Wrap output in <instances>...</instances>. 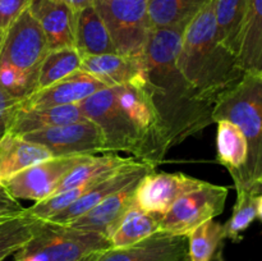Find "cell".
Listing matches in <instances>:
<instances>
[{"label": "cell", "instance_id": "cell-1", "mask_svg": "<svg viewBox=\"0 0 262 261\" xmlns=\"http://www.w3.org/2000/svg\"><path fill=\"white\" fill-rule=\"evenodd\" d=\"M184 28L151 31L143 51L147 91L163 128L168 153L212 124L214 102L204 99L177 67Z\"/></svg>", "mask_w": 262, "mask_h": 261}, {"label": "cell", "instance_id": "cell-2", "mask_svg": "<svg viewBox=\"0 0 262 261\" xmlns=\"http://www.w3.org/2000/svg\"><path fill=\"white\" fill-rule=\"evenodd\" d=\"M177 67L191 86L214 104L243 76L237 55L219 38L215 0H210L184 28Z\"/></svg>", "mask_w": 262, "mask_h": 261}, {"label": "cell", "instance_id": "cell-3", "mask_svg": "<svg viewBox=\"0 0 262 261\" xmlns=\"http://www.w3.org/2000/svg\"><path fill=\"white\" fill-rule=\"evenodd\" d=\"M212 123L228 120L245 135L248 158L235 191H262V73L245 72L239 81L219 95Z\"/></svg>", "mask_w": 262, "mask_h": 261}, {"label": "cell", "instance_id": "cell-4", "mask_svg": "<svg viewBox=\"0 0 262 261\" xmlns=\"http://www.w3.org/2000/svg\"><path fill=\"white\" fill-rule=\"evenodd\" d=\"M110 248V240L97 233L38 219L32 237L14 253V261H79Z\"/></svg>", "mask_w": 262, "mask_h": 261}, {"label": "cell", "instance_id": "cell-5", "mask_svg": "<svg viewBox=\"0 0 262 261\" xmlns=\"http://www.w3.org/2000/svg\"><path fill=\"white\" fill-rule=\"evenodd\" d=\"M115 53L124 56H142L150 36L147 0H94Z\"/></svg>", "mask_w": 262, "mask_h": 261}, {"label": "cell", "instance_id": "cell-6", "mask_svg": "<svg viewBox=\"0 0 262 261\" xmlns=\"http://www.w3.org/2000/svg\"><path fill=\"white\" fill-rule=\"evenodd\" d=\"M87 119L96 123L105 138V154H129L145 161V148L127 115L114 99L112 87L95 92L79 104ZM146 163V161H145Z\"/></svg>", "mask_w": 262, "mask_h": 261}, {"label": "cell", "instance_id": "cell-7", "mask_svg": "<svg viewBox=\"0 0 262 261\" xmlns=\"http://www.w3.org/2000/svg\"><path fill=\"white\" fill-rule=\"evenodd\" d=\"M228 194L229 187L205 182L174 202L161 217L159 232L187 238L197 227L224 211Z\"/></svg>", "mask_w": 262, "mask_h": 261}, {"label": "cell", "instance_id": "cell-8", "mask_svg": "<svg viewBox=\"0 0 262 261\" xmlns=\"http://www.w3.org/2000/svg\"><path fill=\"white\" fill-rule=\"evenodd\" d=\"M28 142L42 146L53 158L105 154V138L91 119L46 128L20 136Z\"/></svg>", "mask_w": 262, "mask_h": 261}, {"label": "cell", "instance_id": "cell-9", "mask_svg": "<svg viewBox=\"0 0 262 261\" xmlns=\"http://www.w3.org/2000/svg\"><path fill=\"white\" fill-rule=\"evenodd\" d=\"M49 51L45 33L27 8L5 35L0 48V64L27 73H38V67Z\"/></svg>", "mask_w": 262, "mask_h": 261}, {"label": "cell", "instance_id": "cell-10", "mask_svg": "<svg viewBox=\"0 0 262 261\" xmlns=\"http://www.w3.org/2000/svg\"><path fill=\"white\" fill-rule=\"evenodd\" d=\"M86 156L89 155L46 159L15 174L3 186L18 201H42L53 196L61 179Z\"/></svg>", "mask_w": 262, "mask_h": 261}, {"label": "cell", "instance_id": "cell-11", "mask_svg": "<svg viewBox=\"0 0 262 261\" xmlns=\"http://www.w3.org/2000/svg\"><path fill=\"white\" fill-rule=\"evenodd\" d=\"M204 183L205 181L183 173L152 170L138 182L135 205L145 211L164 215L177 200Z\"/></svg>", "mask_w": 262, "mask_h": 261}, {"label": "cell", "instance_id": "cell-12", "mask_svg": "<svg viewBox=\"0 0 262 261\" xmlns=\"http://www.w3.org/2000/svg\"><path fill=\"white\" fill-rule=\"evenodd\" d=\"M156 166L145 161L135 160L128 165L118 169L114 173L109 174L101 181L91 187L82 197H79L77 201L69 205L64 210H61L58 214L49 217V222L58 223V224H69L72 220L77 219L81 215L86 214L89 210L99 205L102 200L106 199L110 194L115 193L123 187L133 183V182L140 181L141 178L146 176L150 171L155 170Z\"/></svg>", "mask_w": 262, "mask_h": 261}, {"label": "cell", "instance_id": "cell-13", "mask_svg": "<svg viewBox=\"0 0 262 261\" xmlns=\"http://www.w3.org/2000/svg\"><path fill=\"white\" fill-rule=\"evenodd\" d=\"M105 84L87 72L78 69L51 86L33 92L20 102V109H43L61 105L81 104Z\"/></svg>", "mask_w": 262, "mask_h": 261}, {"label": "cell", "instance_id": "cell-14", "mask_svg": "<svg viewBox=\"0 0 262 261\" xmlns=\"http://www.w3.org/2000/svg\"><path fill=\"white\" fill-rule=\"evenodd\" d=\"M140 181L123 187L122 189L102 200L99 205L89 210L86 214L81 215L66 225L84 232L97 233L110 240L123 217L135 205L136 188Z\"/></svg>", "mask_w": 262, "mask_h": 261}, {"label": "cell", "instance_id": "cell-15", "mask_svg": "<svg viewBox=\"0 0 262 261\" xmlns=\"http://www.w3.org/2000/svg\"><path fill=\"white\" fill-rule=\"evenodd\" d=\"M96 261H188L187 238L158 232L133 246L104 251Z\"/></svg>", "mask_w": 262, "mask_h": 261}, {"label": "cell", "instance_id": "cell-16", "mask_svg": "<svg viewBox=\"0 0 262 261\" xmlns=\"http://www.w3.org/2000/svg\"><path fill=\"white\" fill-rule=\"evenodd\" d=\"M28 10L45 33L50 50L76 49L77 13L61 0H32Z\"/></svg>", "mask_w": 262, "mask_h": 261}, {"label": "cell", "instance_id": "cell-17", "mask_svg": "<svg viewBox=\"0 0 262 261\" xmlns=\"http://www.w3.org/2000/svg\"><path fill=\"white\" fill-rule=\"evenodd\" d=\"M106 87L120 84L140 86L145 81V61L142 56H124L119 54L82 56L81 68Z\"/></svg>", "mask_w": 262, "mask_h": 261}, {"label": "cell", "instance_id": "cell-18", "mask_svg": "<svg viewBox=\"0 0 262 261\" xmlns=\"http://www.w3.org/2000/svg\"><path fill=\"white\" fill-rule=\"evenodd\" d=\"M86 119L79 104L43 107V109H18L7 133L23 136L26 133L42 130Z\"/></svg>", "mask_w": 262, "mask_h": 261}, {"label": "cell", "instance_id": "cell-19", "mask_svg": "<svg viewBox=\"0 0 262 261\" xmlns=\"http://www.w3.org/2000/svg\"><path fill=\"white\" fill-rule=\"evenodd\" d=\"M53 158L42 146L28 142L20 136L5 133L0 138V184L25 169Z\"/></svg>", "mask_w": 262, "mask_h": 261}, {"label": "cell", "instance_id": "cell-20", "mask_svg": "<svg viewBox=\"0 0 262 261\" xmlns=\"http://www.w3.org/2000/svg\"><path fill=\"white\" fill-rule=\"evenodd\" d=\"M237 60L243 73H262V0L248 3L238 37Z\"/></svg>", "mask_w": 262, "mask_h": 261}, {"label": "cell", "instance_id": "cell-21", "mask_svg": "<svg viewBox=\"0 0 262 261\" xmlns=\"http://www.w3.org/2000/svg\"><path fill=\"white\" fill-rule=\"evenodd\" d=\"M74 48L81 56L117 54L109 32L94 5L77 13Z\"/></svg>", "mask_w": 262, "mask_h": 261}, {"label": "cell", "instance_id": "cell-22", "mask_svg": "<svg viewBox=\"0 0 262 261\" xmlns=\"http://www.w3.org/2000/svg\"><path fill=\"white\" fill-rule=\"evenodd\" d=\"M135 160L137 159L132 156L124 158L118 154H96V155L86 156L61 179L54 194L89 182L99 181Z\"/></svg>", "mask_w": 262, "mask_h": 261}, {"label": "cell", "instance_id": "cell-23", "mask_svg": "<svg viewBox=\"0 0 262 261\" xmlns=\"http://www.w3.org/2000/svg\"><path fill=\"white\" fill-rule=\"evenodd\" d=\"M216 161L222 164L233 179H239L248 158V145L239 128L228 120L216 123Z\"/></svg>", "mask_w": 262, "mask_h": 261}, {"label": "cell", "instance_id": "cell-24", "mask_svg": "<svg viewBox=\"0 0 262 261\" xmlns=\"http://www.w3.org/2000/svg\"><path fill=\"white\" fill-rule=\"evenodd\" d=\"M210 0H147V14L152 30L186 28Z\"/></svg>", "mask_w": 262, "mask_h": 261}, {"label": "cell", "instance_id": "cell-25", "mask_svg": "<svg viewBox=\"0 0 262 261\" xmlns=\"http://www.w3.org/2000/svg\"><path fill=\"white\" fill-rule=\"evenodd\" d=\"M163 215L148 212L133 205L110 237L113 248L133 246L151 237L160 229Z\"/></svg>", "mask_w": 262, "mask_h": 261}, {"label": "cell", "instance_id": "cell-26", "mask_svg": "<svg viewBox=\"0 0 262 261\" xmlns=\"http://www.w3.org/2000/svg\"><path fill=\"white\" fill-rule=\"evenodd\" d=\"M224 240L222 223L207 220L187 235L188 261H223Z\"/></svg>", "mask_w": 262, "mask_h": 261}, {"label": "cell", "instance_id": "cell-27", "mask_svg": "<svg viewBox=\"0 0 262 261\" xmlns=\"http://www.w3.org/2000/svg\"><path fill=\"white\" fill-rule=\"evenodd\" d=\"M262 220V193L252 191H237V201L233 206L232 216L223 224L225 240L238 243L243 233L252 223Z\"/></svg>", "mask_w": 262, "mask_h": 261}, {"label": "cell", "instance_id": "cell-28", "mask_svg": "<svg viewBox=\"0 0 262 261\" xmlns=\"http://www.w3.org/2000/svg\"><path fill=\"white\" fill-rule=\"evenodd\" d=\"M250 0H215L217 33L223 45L237 55L241 26Z\"/></svg>", "mask_w": 262, "mask_h": 261}, {"label": "cell", "instance_id": "cell-29", "mask_svg": "<svg viewBox=\"0 0 262 261\" xmlns=\"http://www.w3.org/2000/svg\"><path fill=\"white\" fill-rule=\"evenodd\" d=\"M81 60L82 56L76 49L64 48L49 51L38 67L36 91H41L78 71Z\"/></svg>", "mask_w": 262, "mask_h": 261}, {"label": "cell", "instance_id": "cell-30", "mask_svg": "<svg viewBox=\"0 0 262 261\" xmlns=\"http://www.w3.org/2000/svg\"><path fill=\"white\" fill-rule=\"evenodd\" d=\"M37 217L26 211L0 220V261L14 255L32 237Z\"/></svg>", "mask_w": 262, "mask_h": 261}, {"label": "cell", "instance_id": "cell-31", "mask_svg": "<svg viewBox=\"0 0 262 261\" xmlns=\"http://www.w3.org/2000/svg\"><path fill=\"white\" fill-rule=\"evenodd\" d=\"M32 0H0V48L10 26L30 7Z\"/></svg>", "mask_w": 262, "mask_h": 261}, {"label": "cell", "instance_id": "cell-32", "mask_svg": "<svg viewBox=\"0 0 262 261\" xmlns=\"http://www.w3.org/2000/svg\"><path fill=\"white\" fill-rule=\"evenodd\" d=\"M20 102L0 84V138L7 133L15 113L20 107Z\"/></svg>", "mask_w": 262, "mask_h": 261}, {"label": "cell", "instance_id": "cell-33", "mask_svg": "<svg viewBox=\"0 0 262 261\" xmlns=\"http://www.w3.org/2000/svg\"><path fill=\"white\" fill-rule=\"evenodd\" d=\"M23 210H25V207L20 205V202L10 196L5 187L0 184V214L14 215L19 214Z\"/></svg>", "mask_w": 262, "mask_h": 261}, {"label": "cell", "instance_id": "cell-34", "mask_svg": "<svg viewBox=\"0 0 262 261\" xmlns=\"http://www.w3.org/2000/svg\"><path fill=\"white\" fill-rule=\"evenodd\" d=\"M61 2L66 3L74 13H78L84 8L94 5V0H61Z\"/></svg>", "mask_w": 262, "mask_h": 261}, {"label": "cell", "instance_id": "cell-35", "mask_svg": "<svg viewBox=\"0 0 262 261\" xmlns=\"http://www.w3.org/2000/svg\"><path fill=\"white\" fill-rule=\"evenodd\" d=\"M100 253H101V252L92 253V255L86 256V257H83V258H82V260H79V261H96V260H97V257H99Z\"/></svg>", "mask_w": 262, "mask_h": 261}, {"label": "cell", "instance_id": "cell-36", "mask_svg": "<svg viewBox=\"0 0 262 261\" xmlns=\"http://www.w3.org/2000/svg\"><path fill=\"white\" fill-rule=\"evenodd\" d=\"M15 215V214H14ZM9 216H12V215H7V214H0V220H3V219H7V217H9Z\"/></svg>", "mask_w": 262, "mask_h": 261}]
</instances>
